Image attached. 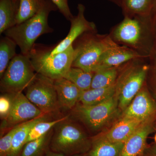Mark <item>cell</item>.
Instances as JSON below:
<instances>
[{
    "label": "cell",
    "instance_id": "cell-2",
    "mask_svg": "<svg viewBox=\"0 0 156 156\" xmlns=\"http://www.w3.org/2000/svg\"><path fill=\"white\" fill-rule=\"evenodd\" d=\"M91 145V136L70 116L53 128L50 144L52 151L66 156L85 154Z\"/></svg>",
    "mask_w": 156,
    "mask_h": 156
},
{
    "label": "cell",
    "instance_id": "cell-38",
    "mask_svg": "<svg viewBox=\"0 0 156 156\" xmlns=\"http://www.w3.org/2000/svg\"></svg>",
    "mask_w": 156,
    "mask_h": 156
},
{
    "label": "cell",
    "instance_id": "cell-26",
    "mask_svg": "<svg viewBox=\"0 0 156 156\" xmlns=\"http://www.w3.org/2000/svg\"><path fill=\"white\" fill-rule=\"evenodd\" d=\"M118 77L117 68L104 69L98 70L94 73L91 88H106L115 83Z\"/></svg>",
    "mask_w": 156,
    "mask_h": 156
},
{
    "label": "cell",
    "instance_id": "cell-12",
    "mask_svg": "<svg viewBox=\"0 0 156 156\" xmlns=\"http://www.w3.org/2000/svg\"><path fill=\"white\" fill-rule=\"evenodd\" d=\"M113 36L118 42L133 48H139L144 36V28L141 20L136 17L126 16L115 29Z\"/></svg>",
    "mask_w": 156,
    "mask_h": 156
},
{
    "label": "cell",
    "instance_id": "cell-21",
    "mask_svg": "<svg viewBox=\"0 0 156 156\" xmlns=\"http://www.w3.org/2000/svg\"><path fill=\"white\" fill-rule=\"evenodd\" d=\"M53 131V128L42 137L26 144L23 148L20 156H46L50 150Z\"/></svg>",
    "mask_w": 156,
    "mask_h": 156
},
{
    "label": "cell",
    "instance_id": "cell-6",
    "mask_svg": "<svg viewBox=\"0 0 156 156\" xmlns=\"http://www.w3.org/2000/svg\"><path fill=\"white\" fill-rule=\"evenodd\" d=\"M28 55H16L10 62L1 78V90L5 93L22 92L37 75Z\"/></svg>",
    "mask_w": 156,
    "mask_h": 156
},
{
    "label": "cell",
    "instance_id": "cell-25",
    "mask_svg": "<svg viewBox=\"0 0 156 156\" xmlns=\"http://www.w3.org/2000/svg\"><path fill=\"white\" fill-rule=\"evenodd\" d=\"M45 0H19L16 24L24 22L36 14L41 9Z\"/></svg>",
    "mask_w": 156,
    "mask_h": 156
},
{
    "label": "cell",
    "instance_id": "cell-3",
    "mask_svg": "<svg viewBox=\"0 0 156 156\" xmlns=\"http://www.w3.org/2000/svg\"><path fill=\"white\" fill-rule=\"evenodd\" d=\"M122 112L115 98L96 105L87 106L78 103L71 111L70 116L80 121L92 132H100L112 125Z\"/></svg>",
    "mask_w": 156,
    "mask_h": 156
},
{
    "label": "cell",
    "instance_id": "cell-17",
    "mask_svg": "<svg viewBox=\"0 0 156 156\" xmlns=\"http://www.w3.org/2000/svg\"><path fill=\"white\" fill-rule=\"evenodd\" d=\"M124 144L111 142L96 134L91 136V147L84 156H119Z\"/></svg>",
    "mask_w": 156,
    "mask_h": 156
},
{
    "label": "cell",
    "instance_id": "cell-15",
    "mask_svg": "<svg viewBox=\"0 0 156 156\" xmlns=\"http://www.w3.org/2000/svg\"><path fill=\"white\" fill-rule=\"evenodd\" d=\"M154 123L143 124L124 143L119 156H138L143 153L147 139L154 131Z\"/></svg>",
    "mask_w": 156,
    "mask_h": 156
},
{
    "label": "cell",
    "instance_id": "cell-9",
    "mask_svg": "<svg viewBox=\"0 0 156 156\" xmlns=\"http://www.w3.org/2000/svg\"><path fill=\"white\" fill-rule=\"evenodd\" d=\"M11 94V111L8 117L2 121L1 136L15 126L46 115L32 103L22 92Z\"/></svg>",
    "mask_w": 156,
    "mask_h": 156
},
{
    "label": "cell",
    "instance_id": "cell-11",
    "mask_svg": "<svg viewBox=\"0 0 156 156\" xmlns=\"http://www.w3.org/2000/svg\"><path fill=\"white\" fill-rule=\"evenodd\" d=\"M78 14L70 20L71 27L67 36L50 50L52 54H57L73 45V43L79 37L88 33L96 32V26L93 22H90L85 18L84 13L85 7L83 4H80L77 7Z\"/></svg>",
    "mask_w": 156,
    "mask_h": 156
},
{
    "label": "cell",
    "instance_id": "cell-23",
    "mask_svg": "<svg viewBox=\"0 0 156 156\" xmlns=\"http://www.w3.org/2000/svg\"><path fill=\"white\" fill-rule=\"evenodd\" d=\"M152 0H122L121 6L126 16L145 17L151 8Z\"/></svg>",
    "mask_w": 156,
    "mask_h": 156
},
{
    "label": "cell",
    "instance_id": "cell-24",
    "mask_svg": "<svg viewBox=\"0 0 156 156\" xmlns=\"http://www.w3.org/2000/svg\"><path fill=\"white\" fill-rule=\"evenodd\" d=\"M15 42L9 37H3L0 41V77H2L10 62L16 55Z\"/></svg>",
    "mask_w": 156,
    "mask_h": 156
},
{
    "label": "cell",
    "instance_id": "cell-36",
    "mask_svg": "<svg viewBox=\"0 0 156 156\" xmlns=\"http://www.w3.org/2000/svg\"><path fill=\"white\" fill-rule=\"evenodd\" d=\"M155 96H156V90L155 91Z\"/></svg>",
    "mask_w": 156,
    "mask_h": 156
},
{
    "label": "cell",
    "instance_id": "cell-5",
    "mask_svg": "<svg viewBox=\"0 0 156 156\" xmlns=\"http://www.w3.org/2000/svg\"><path fill=\"white\" fill-rule=\"evenodd\" d=\"M75 55L73 45L61 53L52 54L50 50L34 48L29 54L36 73L55 80L64 77L72 67Z\"/></svg>",
    "mask_w": 156,
    "mask_h": 156
},
{
    "label": "cell",
    "instance_id": "cell-30",
    "mask_svg": "<svg viewBox=\"0 0 156 156\" xmlns=\"http://www.w3.org/2000/svg\"><path fill=\"white\" fill-rule=\"evenodd\" d=\"M56 6L58 10L67 20L73 17L68 5V0H50Z\"/></svg>",
    "mask_w": 156,
    "mask_h": 156
},
{
    "label": "cell",
    "instance_id": "cell-8",
    "mask_svg": "<svg viewBox=\"0 0 156 156\" xmlns=\"http://www.w3.org/2000/svg\"><path fill=\"white\" fill-rule=\"evenodd\" d=\"M26 96L44 114L52 115L60 109L54 80L37 73L26 88Z\"/></svg>",
    "mask_w": 156,
    "mask_h": 156
},
{
    "label": "cell",
    "instance_id": "cell-14",
    "mask_svg": "<svg viewBox=\"0 0 156 156\" xmlns=\"http://www.w3.org/2000/svg\"><path fill=\"white\" fill-rule=\"evenodd\" d=\"M133 49L117 44L106 50L101 56L95 72L104 69L117 68L126 62L141 57Z\"/></svg>",
    "mask_w": 156,
    "mask_h": 156
},
{
    "label": "cell",
    "instance_id": "cell-1",
    "mask_svg": "<svg viewBox=\"0 0 156 156\" xmlns=\"http://www.w3.org/2000/svg\"><path fill=\"white\" fill-rule=\"evenodd\" d=\"M57 9L50 0H45L41 9L34 16L7 30L4 33L16 43L22 54L29 55L40 36L53 32L48 24V17L51 11Z\"/></svg>",
    "mask_w": 156,
    "mask_h": 156
},
{
    "label": "cell",
    "instance_id": "cell-4",
    "mask_svg": "<svg viewBox=\"0 0 156 156\" xmlns=\"http://www.w3.org/2000/svg\"><path fill=\"white\" fill-rule=\"evenodd\" d=\"M95 33L84 34L75 48L73 47L75 55L72 67L95 73L102 54L117 45L109 36Z\"/></svg>",
    "mask_w": 156,
    "mask_h": 156
},
{
    "label": "cell",
    "instance_id": "cell-31",
    "mask_svg": "<svg viewBox=\"0 0 156 156\" xmlns=\"http://www.w3.org/2000/svg\"><path fill=\"white\" fill-rule=\"evenodd\" d=\"M142 154L143 156H156V144L147 145Z\"/></svg>",
    "mask_w": 156,
    "mask_h": 156
},
{
    "label": "cell",
    "instance_id": "cell-19",
    "mask_svg": "<svg viewBox=\"0 0 156 156\" xmlns=\"http://www.w3.org/2000/svg\"><path fill=\"white\" fill-rule=\"evenodd\" d=\"M115 83L106 88L91 89L81 91L79 103L84 105H96L107 101L114 97Z\"/></svg>",
    "mask_w": 156,
    "mask_h": 156
},
{
    "label": "cell",
    "instance_id": "cell-32",
    "mask_svg": "<svg viewBox=\"0 0 156 156\" xmlns=\"http://www.w3.org/2000/svg\"><path fill=\"white\" fill-rule=\"evenodd\" d=\"M84 154L76 155L73 156H84ZM46 156H66L62 154L58 153L52 151L50 149L48 151V153Z\"/></svg>",
    "mask_w": 156,
    "mask_h": 156
},
{
    "label": "cell",
    "instance_id": "cell-29",
    "mask_svg": "<svg viewBox=\"0 0 156 156\" xmlns=\"http://www.w3.org/2000/svg\"><path fill=\"white\" fill-rule=\"evenodd\" d=\"M12 105L11 93H5L0 97V117L2 120L5 119L10 113Z\"/></svg>",
    "mask_w": 156,
    "mask_h": 156
},
{
    "label": "cell",
    "instance_id": "cell-16",
    "mask_svg": "<svg viewBox=\"0 0 156 156\" xmlns=\"http://www.w3.org/2000/svg\"><path fill=\"white\" fill-rule=\"evenodd\" d=\"M54 82L60 108L71 111L79 102L81 90L64 78Z\"/></svg>",
    "mask_w": 156,
    "mask_h": 156
},
{
    "label": "cell",
    "instance_id": "cell-28",
    "mask_svg": "<svg viewBox=\"0 0 156 156\" xmlns=\"http://www.w3.org/2000/svg\"><path fill=\"white\" fill-rule=\"evenodd\" d=\"M20 125L13 127L1 136L0 139V156H9L11 150L12 140L14 134Z\"/></svg>",
    "mask_w": 156,
    "mask_h": 156
},
{
    "label": "cell",
    "instance_id": "cell-35",
    "mask_svg": "<svg viewBox=\"0 0 156 156\" xmlns=\"http://www.w3.org/2000/svg\"><path fill=\"white\" fill-rule=\"evenodd\" d=\"M138 156H143L142 154H141L139 155H138Z\"/></svg>",
    "mask_w": 156,
    "mask_h": 156
},
{
    "label": "cell",
    "instance_id": "cell-37",
    "mask_svg": "<svg viewBox=\"0 0 156 156\" xmlns=\"http://www.w3.org/2000/svg\"><path fill=\"white\" fill-rule=\"evenodd\" d=\"M14 1H19V0H14Z\"/></svg>",
    "mask_w": 156,
    "mask_h": 156
},
{
    "label": "cell",
    "instance_id": "cell-13",
    "mask_svg": "<svg viewBox=\"0 0 156 156\" xmlns=\"http://www.w3.org/2000/svg\"><path fill=\"white\" fill-rule=\"evenodd\" d=\"M143 124L138 120L120 117L109 128H107L97 135L111 142L125 143Z\"/></svg>",
    "mask_w": 156,
    "mask_h": 156
},
{
    "label": "cell",
    "instance_id": "cell-27",
    "mask_svg": "<svg viewBox=\"0 0 156 156\" xmlns=\"http://www.w3.org/2000/svg\"><path fill=\"white\" fill-rule=\"evenodd\" d=\"M69 114L68 115H67L61 117L59 119L53 120H46V121H41L37 123L36 125H35L33 128L31 129L28 137L26 141V144L30 141L38 139L47 134L57 124L63 120L66 119L69 117Z\"/></svg>",
    "mask_w": 156,
    "mask_h": 156
},
{
    "label": "cell",
    "instance_id": "cell-10",
    "mask_svg": "<svg viewBox=\"0 0 156 156\" xmlns=\"http://www.w3.org/2000/svg\"><path fill=\"white\" fill-rule=\"evenodd\" d=\"M120 117L138 120L144 124L154 123L156 102L147 89L143 87Z\"/></svg>",
    "mask_w": 156,
    "mask_h": 156
},
{
    "label": "cell",
    "instance_id": "cell-33",
    "mask_svg": "<svg viewBox=\"0 0 156 156\" xmlns=\"http://www.w3.org/2000/svg\"><path fill=\"white\" fill-rule=\"evenodd\" d=\"M112 1L113 2L115 3L118 5L121 6V3H122V0H110Z\"/></svg>",
    "mask_w": 156,
    "mask_h": 156
},
{
    "label": "cell",
    "instance_id": "cell-18",
    "mask_svg": "<svg viewBox=\"0 0 156 156\" xmlns=\"http://www.w3.org/2000/svg\"><path fill=\"white\" fill-rule=\"evenodd\" d=\"M50 116L51 115H44L21 124L13 137L9 156H20L31 129L39 122L50 120Z\"/></svg>",
    "mask_w": 156,
    "mask_h": 156
},
{
    "label": "cell",
    "instance_id": "cell-20",
    "mask_svg": "<svg viewBox=\"0 0 156 156\" xmlns=\"http://www.w3.org/2000/svg\"><path fill=\"white\" fill-rule=\"evenodd\" d=\"M19 1L0 0V34L16 25Z\"/></svg>",
    "mask_w": 156,
    "mask_h": 156
},
{
    "label": "cell",
    "instance_id": "cell-22",
    "mask_svg": "<svg viewBox=\"0 0 156 156\" xmlns=\"http://www.w3.org/2000/svg\"><path fill=\"white\" fill-rule=\"evenodd\" d=\"M94 73L89 72L77 67H71L64 77L76 85L81 91L91 89Z\"/></svg>",
    "mask_w": 156,
    "mask_h": 156
},
{
    "label": "cell",
    "instance_id": "cell-7",
    "mask_svg": "<svg viewBox=\"0 0 156 156\" xmlns=\"http://www.w3.org/2000/svg\"><path fill=\"white\" fill-rule=\"evenodd\" d=\"M147 71L146 66L134 65L124 70L118 77L115 97L122 112L142 88Z\"/></svg>",
    "mask_w": 156,
    "mask_h": 156
},
{
    "label": "cell",
    "instance_id": "cell-34",
    "mask_svg": "<svg viewBox=\"0 0 156 156\" xmlns=\"http://www.w3.org/2000/svg\"><path fill=\"white\" fill-rule=\"evenodd\" d=\"M154 140H155V141L156 144V134H155V136H154Z\"/></svg>",
    "mask_w": 156,
    "mask_h": 156
}]
</instances>
